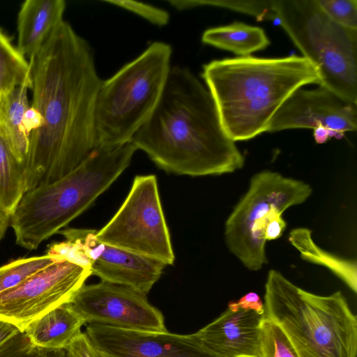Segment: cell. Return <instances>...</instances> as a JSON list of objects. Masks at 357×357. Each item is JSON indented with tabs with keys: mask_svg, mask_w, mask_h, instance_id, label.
<instances>
[{
	"mask_svg": "<svg viewBox=\"0 0 357 357\" xmlns=\"http://www.w3.org/2000/svg\"><path fill=\"white\" fill-rule=\"evenodd\" d=\"M29 61L26 192L67 175L96 149L94 106L102 82L91 45L64 20Z\"/></svg>",
	"mask_w": 357,
	"mask_h": 357,
	"instance_id": "obj_1",
	"label": "cell"
},
{
	"mask_svg": "<svg viewBox=\"0 0 357 357\" xmlns=\"http://www.w3.org/2000/svg\"><path fill=\"white\" fill-rule=\"evenodd\" d=\"M130 142L158 167L179 175H220L245 162L210 91L187 67H171L156 106Z\"/></svg>",
	"mask_w": 357,
	"mask_h": 357,
	"instance_id": "obj_2",
	"label": "cell"
},
{
	"mask_svg": "<svg viewBox=\"0 0 357 357\" xmlns=\"http://www.w3.org/2000/svg\"><path fill=\"white\" fill-rule=\"evenodd\" d=\"M202 76L234 142L266 132L271 118L294 91L320 81L315 66L297 56L213 60L204 65Z\"/></svg>",
	"mask_w": 357,
	"mask_h": 357,
	"instance_id": "obj_3",
	"label": "cell"
},
{
	"mask_svg": "<svg viewBox=\"0 0 357 357\" xmlns=\"http://www.w3.org/2000/svg\"><path fill=\"white\" fill-rule=\"evenodd\" d=\"M131 142L96 149L63 177L24 193L10 218L16 243L36 250L86 211L130 165Z\"/></svg>",
	"mask_w": 357,
	"mask_h": 357,
	"instance_id": "obj_4",
	"label": "cell"
},
{
	"mask_svg": "<svg viewBox=\"0 0 357 357\" xmlns=\"http://www.w3.org/2000/svg\"><path fill=\"white\" fill-rule=\"evenodd\" d=\"M264 305L298 357H356L357 318L342 291L317 295L271 269Z\"/></svg>",
	"mask_w": 357,
	"mask_h": 357,
	"instance_id": "obj_5",
	"label": "cell"
},
{
	"mask_svg": "<svg viewBox=\"0 0 357 357\" xmlns=\"http://www.w3.org/2000/svg\"><path fill=\"white\" fill-rule=\"evenodd\" d=\"M172 54L169 44L155 41L102 80L94 106L96 149L130 142L159 100L172 67Z\"/></svg>",
	"mask_w": 357,
	"mask_h": 357,
	"instance_id": "obj_6",
	"label": "cell"
},
{
	"mask_svg": "<svg viewBox=\"0 0 357 357\" xmlns=\"http://www.w3.org/2000/svg\"><path fill=\"white\" fill-rule=\"evenodd\" d=\"M273 9L303 57L317 68L319 86L357 104V29L335 23L316 0H274Z\"/></svg>",
	"mask_w": 357,
	"mask_h": 357,
	"instance_id": "obj_7",
	"label": "cell"
},
{
	"mask_svg": "<svg viewBox=\"0 0 357 357\" xmlns=\"http://www.w3.org/2000/svg\"><path fill=\"white\" fill-rule=\"evenodd\" d=\"M304 181L263 171L254 175L245 195L225 222V237L230 252L250 271L267 263L264 228L269 219L303 203L312 194Z\"/></svg>",
	"mask_w": 357,
	"mask_h": 357,
	"instance_id": "obj_8",
	"label": "cell"
},
{
	"mask_svg": "<svg viewBox=\"0 0 357 357\" xmlns=\"http://www.w3.org/2000/svg\"><path fill=\"white\" fill-rule=\"evenodd\" d=\"M96 236L105 243L173 264L174 253L155 175L135 177L124 202Z\"/></svg>",
	"mask_w": 357,
	"mask_h": 357,
	"instance_id": "obj_9",
	"label": "cell"
},
{
	"mask_svg": "<svg viewBox=\"0 0 357 357\" xmlns=\"http://www.w3.org/2000/svg\"><path fill=\"white\" fill-rule=\"evenodd\" d=\"M91 275L88 268L58 259L20 285L0 294V319L24 332L33 321L70 302Z\"/></svg>",
	"mask_w": 357,
	"mask_h": 357,
	"instance_id": "obj_10",
	"label": "cell"
},
{
	"mask_svg": "<svg viewBox=\"0 0 357 357\" xmlns=\"http://www.w3.org/2000/svg\"><path fill=\"white\" fill-rule=\"evenodd\" d=\"M96 229L66 228L58 233L70 241V254L101 281L146 295L167 266L163 262L100 241Z\"/></svg>",
	"mask_w": 357,
	"mask_h": 357,
	"instance_id": "obj_11",
	"label": "cell"
},
{
	"mask_svg": "<svg viewBox=\"0 0 357 357\" xmlns=\"http://www.w3.org/2000/svg\"><path fill=\"white\" fill-rule=\"evenodd\" d=\"M70 303L86 324L127 330L167 331L160 311L145 295L128 287L104 281L84 284Z\"/></svg>",
	"mask_w": 357,
	"mask_h": 357,
	"instance_id": "obj_12",
	"label": "cell"
},
{
	"mask_svg": "<svg viewBox=\"0 0 357 357\" xmlns=\"http://www.w3.org/2000/svg\"><path fill=\"white\" fill-rule=\"evenodd\" d=\"M85 333L102 357H220L197 333L127 330L87 324Z\"/></svg>",
	"mask_w": 357,
	"mask_h": 357,
	"instance_id": "obj_13",
	"label": "cell"
},
{
	"mask_svg": "<svg viewBox=\"0 0 357 357\" xmlns=\"http://www.w3.org/2000/svg\"><path fill=\"white\" fill-rule=\"evenodd\" d=\"M357 127V104L319 86L294 91L271 118L267 131L323 128L331 137H341Z\"/></svg>",
	"mask_w": 357,
	"mask_h": 357,
	"instance_id": "obj_14",
	"label": "cell"
},
{
	"mask_svg": "<svg viewBox=\"0 0 357 357\" xmlns=\"http://www.w3.org/2000/svg\"><path fill=\"white\" fill-rule=\"evenodd\" d=\"M264 317V314L254 310L227 308L196 333L208 349L220 357H261Z\"/></svg>",
	"mask_w": 357,
	"mask_h": 357,
	"instance_id": "obj_15",
	"label": "cell"
},
{
	"mask_svg": "<svg viewBox=\"0 0 357 357\" xmlns=\"http://www.w3.org/2000/svg\"><path fill=\"white\" fill-rule=\"evenodd\" d=\"M66 7L63 0H26L17 15L18 50L29 59L41 49L63 21Z\"/></svg>",
	"mask_w": 357,
	"mask_h": 357,
	"instance_id": "obj_16",
	"label": "cell"
},
{
	"mask_svg": "<svg viewBox=\"0 0 357 357\" xmlns=\"http://www.w3.org/2000/svg\"><path fill=\"white\" fill-rule=\"evenodd\" d=\"M86 322L70 302L62 304L31 322L24 332L36 347L66 349Z\"/></svg>",
	"mask_w": 357,
	"mask_h": 357,
	"instance_id": "obj_17",
	"label": "cell"
},
{
	"mask_svg": "<svg viewBox=\"0 0 357 357\" xmlns=\"http://www.w3.org/2000/svg\"><path fill=\"white\" fill-rule=\"evenodd\" d=\"M28 89L27 86H21L3 96L0 108V132L25 167L30 139L26 125V112L31 106Z\"/></svg>",
	"mask_w": 357,
	"mask_h": 357,
	"instance_id": "obj_18",
	"label": "cell"
},
{
	"mask_svg": "<svg viewBox=\"0 0 357 357\" xmlns=\"http://www.w3.org/2000/svg\"><path fill=\"white\" fill-rule=\"evenodd\" d=\"M202 41L241 57L249 56L270 44L262 29L241 22L210 28L203 33Z\"/></svg>",
	"mask_w": 357,
	"mask_h": 357,
	"instance_id": "obj_19",
	"label": "cell"
},
{
	"mask_svg": "<svg viewBox=\"0 0 357 357\" xmlns=\"http://www.w3.org/2000/svg\"><path fill=\"white\" fill-rule=\"evenodd\" d=\"M289 241L303 259L324 266L340 278L354 293L357 292V270L355 260L338 257L321 249L312 238L311 231L298 227L291 231Z\"/></svg>",
	"mask_w": 357,
	"mask_h": 357,
	"instance_id": "obj_20",
	"label": "cell"
},
{
	"mask_svg": "<svg viewBox=\"0 0 357 357\" xmlns=\"http://www.w3.org/2000/svg\"><path fill=\"white\" fill-rule=\"evenodd\" d=\"M26 167L0 132V210L10 216L26 192Z\"/></svg>",
	"mask_w": 357,
	"mask_h": 357,
	"instance_id": "obj_21",
	"label": "cell"
},
{
	"mask_svg": "<svg viewBox=\"0 0 357 357\" xmlns=\"http://www.w3.org/2000/svg\"><path fill=\"white\" fill-rule=\"evenodd\" d=\"M21 86L31 89V64L0 29V95Z\"/></svg>",
	"mask_w": 357,
	"mask_h": 357,
	"instance_id": "obj_22",
	"label": "cell"
},
{
	"mask_svg": "<svg viewBox=\"0 0 357 357\" xmlns=\"http://www.w3.org/2000/svg\"><path fill=\"white\" fill-rule=\"evenodd\" d=\"M274 0H168L167 2L178 10H185L199 6H209L225 8L243 13L256 17L258 20L276 19L273 9Z\"/></svg>",
	"mask_w": 357,
	"mask_h": 357,
	"instance_id": "obj_23",
	"label": "cell"
},
{
	"mask_svg": "<svg viewBox=\"0 0 357 357\" xmlns=\"http://www.w3.org/2000/svg\"><path fill=\"white\" fill-rule=\"evenodd\" d=\"M58 259L49 255L21 258L0 267V294L11 289L53 264Z\"/></svg>",
	"mask_w": 357,
	"mask_h": 357,
	"instance_id": "obj_24",
	"label": "cell"
},
{
	"mask_svg": "<svg viewBox=\"0 0 357 357\" xmlns=\"http://www.w3.org/2000/svg\"><path fill=\"white\" fill-rule=\"evenodd\" d=\"M261 357H298L282 328L264 315L260 333Z\"/></svg>",
	"mask_w": 357,
	"mask_h": 357,
	"instance_id": "obj_25",
	"label": "cell"
},
{
	"mask_svg": "<svg viewBox=\"0 0 357 357\" xmlns=\"http://www.w3.org/2000/svg\"><path fill=\"white\" fill-rule=\"evenodd\" d=\"M324 13L335 23L357 29V0H316Z\"/></svg>",
	"mask_w": 357,
	"mask_h": 357,
	"instance_id": "obj_26",
	"label": "cell"
},
{
	"mask_svg": "<svg viewBox=\"0 0 357 357\" xmlns=\"http://www.w3.org/2000/svg\"><path fill=\"white\" fill-rule=\"evenodd\" d=\"M31 345L24 332L0 319V357H13Z\"/></svg>",
	"mask_w": 357,
	"mask_h": 357,
	"instance_id": "obj_27",
	"label": "cell"
},
{
	"mask_svg": "<svg viewBox=\"0 0 357 357\" xmlns=\"http://www.w3.org/2000/svg\"><path fill=\"white\" fill-rule=\"evenodd\" d=\"M105 3L128 10L158 26H163L169 21V14L165 10L133 0H105Z\"/></svg>",
	"mask_w": 357,
	"mask_h": 357,
	"instance_id": "obj_28",
	"label": "cell"
},
{
	"mask_svg": "<svg viewBox=\"0 0 357 357\" xmlns=\"http://www.w3.org/2000/svg\"><path fill=\"white\" fill-rule=\"evenodd\" d=\"M66 350L68 357H102L85 332L79 333Z\"/></svg>",
	"mask_w": 357,
	"mask_h": 357,
	"instance_id": "obj_29",
	"label": "cell"
},
{
	"mask_svg": "<svg viewBox=\"0 0 357 357\" xmlns=\"http://www.w3.org/2000/svg\"><path fill=\"white\" fill-rule=\"evenodd\" d=\"M227 308L234 311L241 308L247 310H254L260 314H264V302L255 292H249L236 301H229Z\"/></svg>",
	"mask_w": 357,
	"mask_h": 357,
	"instance_id": "obj_30",
	"label": "cell"
},
{
	"mask_svg": "<svg viewBox=\"0 0 357 357\" xmlns=\"http://www.w3.org/2000/svg\"><path fill=\"white\" fill-rule=\"evenodd\" d=\"M13 357H68L66 349H50L30 346Z\"/></svg>",
	"mask_w": 357,
	"mask_h": 357,
	"instance_id": "obj_31",
	"label": "cell"
},
{
	"mask_svg": "<svg viewBox=\"0 0 357 357\" xmlns=\"http://www.w3.org/2000/svg\"><path fill=\"white\" fill-rule=\"evenodd\" d=\"M287 226V222L281 215H278L269 219L264 228V238L271 241L280 238Z\"/></svg>",
	"mask_w": 357,
	"mask_h": 357,
	"instance_id": "obj_32",
	"label": "cell"
},
{
	"mask_svg": "<svg viewBox=\"0 0 357 357\" xmlns=\"http://www.w3.org/2000/svg\"><path fill=\"white\" fill-rule=\"evenodd\" d=\"M314 136L317 143L322 144L328 139V137H331V135L326 129L319 128L314 129Z\"/></svg>",
	"mask_w": 357,
	"mask_h": 357,
	"instance_id": "obj_33",
	"label": "cell"
},
{
	"mask_svg": "<svg viewBox=\"0 0 357 357\" xmlns=\"http://www.w3.org/2000/svg\"><path fill=\"white\" fill-rule=\"evenodd\" d=\"M10 225V217L0 210V241L3 237L8 227Z\"/></svg>",
	"mask_w": 357,
	"mask_h": 357,
	"instance_id": "obj_34",
	"label": "cell"
},
{
	"mask_svg": "<svg viewBox=\"0 0 357 357\" xmlns=\"http://www.w3.org/2000/svg\"><path fill=\"white\" fill-rule=\"evenodd\" d=\"M2 97H3V96L0 95V108H1V102H2Z\"/></svg>",
	"mask_w": 357,
	"mask_h": 357,
	"instance_id": "obj_35",
	"label": "cell"
}]
</instances>
